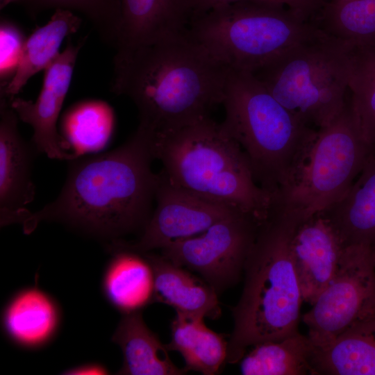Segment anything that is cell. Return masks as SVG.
<instances>
[{
  "instance_id": "obj_16",
  "label": "cell",
  "mask_w": 375,
  "mask_h": 375,
  "mask_svg": "<svg viewBox=\"0 0 375 375\" xmlns=\"http://www.w3.org/2000/svg\"><path fill=\"white\" fill-rule=\"evenodd\" d=\"M154 276V302L174 308L176 312L217 319L221 308L215 289L203 278L190 273L162 254L144 252Z\"/></svg>"
},
{
  "instance_id": "obj_28",
  "label": "cell",
  "mask_w": 375,
  "mask_h": 375,
  "mask_svg": "<svg viewBox=\"0 0 375 375\" xmlns=\"http://www.w3.org/2000/svg\"><path fill=\"white\" fill-rule=\"evenodd\" d=\"M18 3L33 17L51 8L76 10L92 22L103 41L115 47L121 21V0H19Z\"/></svg>"
},
{
  "instance_id": "obj_11",
  "label": "cell",
  "mask_w": 375,
  "mask_h": 375,
  "mask_svg": "<svg viewBox=\"0 0 375 375\" xmlns=\"http://www.w3.org/2000/svg\"><path fill=\"white\" fill-rule=\"evenodd\" d=\"M158 174L155 206L140 238L134 242L120 240L132 250L162 249L173 242L199 235L242 210L194 194L171 183L161 171Z\"/></svg>"
},
{
  "instance_id": "obj_14",
  "label": "cell",
  "mask_w": 375,
  "mask_h": 375,
  "mask_svg": "<svg viewBox=\"0 0 375 375\" xmlns=\"http://www.w3.org/2000/svg\"><path fill=\"white\" fill-rule=\"evenodd\" d=\"M345 247L322 212L301 221L291 242L303 301L311 305L334 278Z\"/></svg>"
},
{
  "instance_id": "obj_23",
  "label": "cell",
  "mask_w": 375,
  "mask_h": 375,
  "mask_svg": "<svg viewBox=\"0 0 375 375\" xmlns=\"http://www.w3.org/2000/svg\"><path fill=\"white\" fill-rule=\"evenodd\" d=\"M312 347L308 336L299 332L257 344L240 360V372L244 375L311 374Z\"/></svg>"
},
{
  "instance_id": "obj_19",
  "label": "cell",
  "mask_w": 375,
  "mask_h": 375,
  "mask_svg": "<svg viewBox=\"0 0 375 375\" xmlns=\"http://www.w3.org/2000/svg\"><path fill=\"white\" fill-rule=\"evenodd\" d=\"M310 364L315 375H375V314L353 324L328 346L312 347Z\"/></svg>"
},
{
  "instance_id": "obj_22",
  "label": "cell",
  "mask_w": 375,
  "mask_h": 375,
  "mask_svg": "<svg viewBox=\"0 0 375 375\" xmlns=\"http://www.w3.org/2000/svg\"><path fill=\"white\" fill-rule=\"evenodd\" d=\"M203 319L176 312L170 325L171 340L165 346L168 351L182 355L188 372L214 375L226 362L228 342L223 335L208 328Z\"/></svg>"
},
{
  "instance_id": "obj_12",
  "label": "cell",
  "mask_w": 375,
  "mask_h": 375,
  "mask_svg": "<svg viewBox=\"0 0 375 375\" xmlns=\"http://www.w3.org/2000/svg\"><path fill=\"white\" fill-rule=\"evenodd\" d=\"M84 41L73 44L68 38L65 49L44 70L43 83L35 101L19 97L8 99L18 118L33 128L31 143L38 153L50 158L71 160L70 144L57 130V121L68 92L78 51Z\"/></svg>"
},
{
  "instance_id": "obj_30",
  "label": "cell",
  "mask_w": 375,
  "mask_h": 375,
  "mask_svg": "<svg viewBox=\"0 0 375 375\" xmlns=\"http://www.w3.org/2000/svg\"><path fill=\"white\" fill-rule=\"evenodd\" d=\"M0 40V74L1 82L4 86L11 79L17 67L26 39L18 27L9 22L2 21Z\"/></svg>"
},
{
  "instance_id": "obj_20",
  "label": "cell",
  "mask_w": 375,
  "mask_h": 375,
  "mask_svg": "<svg viewBox=\"0 0 375 375\" xmlns=\"http://www.w3.org/2000/svg\"><path fill=\"white\" fill-rule=\"evenodd\" d=\"M112 340L124 357L118 374L182 375L188 372L172 362L165 344L147 326L141 311L124 314Z\"/></svg>"
},
{
  "instance_id": "obj_10",
  "label": "cell",
  "mask_w": 375,
  "mask_h": 375,
  "mask_svg": "<svg viewBox=\"0 0 375 375\" xmlns=\"http://www.w3.org/2000/svg\"><path fill=\"white\" fill-rule=\"evenodd\" d=\"M262 221L241 210L199 235L169 244L161 254L197 272L218 294L239 281Z\"/></svg>"
},
{
  "instance_id": "obj_33",
  "label": "cell",
  "mask_w": 375,
  "mask_h": 375,
  "mask_svg": "<svg viewBox=\"0 0 375 375\" xmlns=\"http://www.w3.org/2000/svg\"><path fill=\"white\" fill-rule=\"evenodd\" d=\"M372 249H373L374 258V260H375V246L372 247Z\"/></svg>"
},
{
  "instance_id": "obj_17",
  "label": "cell",
  "mask_w": 375,
  "mask_h": 375,
  "mask_svg": "<svg viewBox=\"0 0 375 375\" xmlns=\"http://www.w3.org/2000/svg\"><path fill=\"white\" fill-rule=\"evenodd\" d=\"M322 212L344 247L375 246V149L344 195Z\"/></svg>"
},
{
  "instance_id": "obj_3",
  "label": "cell",
  "mask_w": 375,
  "mask_h": 375,
  "mask_svg": "<svg viewBox=\"0 0 375 375\" xmlns=\"http://www.w3.org/2000/svg\"><path fill=\"white\" fill-rule=\"evenodd\" d=\"M302 218L272 203L247 258L241 297L232 308L233 330L226 362L236 363L249 347L299 332L303 301L291 242Z\"/></svg>"
},
{
  "instance_id": "obj_29",
  "label": "cell",
  "mask_w": 375,
  "mask_h": 375,
  "mask_svg": "<svg viewBox=\"0 0 375 375\" xmlns=\"http://www.w3.org/2000/svg\"><path fill=\"white\" fill-rule=\"evenodd\" d=\"M240 1H258L285 8L300 17L312 22L326 2V0H189L192 18L217 6Z\"/></svg>"
},
{
  "instance_id": "obj_31",
  "label": "cell",
  "mask_w": 375,
  "mask_h": 375,
  "mask_svg": "<svg viewBox=\"0 0 375 375\" xmlns=\"http://www.w3.org/2000/svg\"><path fill=\"white\" fill-rule=\"evenodd\" d=\"M63 374L69 375H99L107 374L108 371L101 365L90 364L70 369Z\"/></svg>"
},
{
  "instance_id": "obj_24",
  "label": "cell",
  "mask_w": 375,
  "mask_h": 375,
  "mask_svg": "<svg viewBox=\"0 0 375 375\" xmlns=\"http://www.w3.org/2000/svg\"><path fill=\"white\" fill-rule=\"evenodd\" d=\"M314 22L348 47L375 46V0L326 1Z\"/></svg>"
},
{
  "instance_id": "obj_15",
  "label": "cell",
  "mask_w": 375,
  "mask_h": 375,
  "mask_svg": "<svg viewBox=\"0 0 375 375\" xmlns=\"http://www.w3.org/2000/svg\"><path fill=\"white\" fill-rule=\"evenodd\" d=\"M116 49L134 48L185 32L192 18L189 0H121Z\"/></svg>"
},
{
  "instance_id": "obj_27",
  "label": "cell",
  "mask_w": 375,
  "mask_h": 375,
  "mask_svg": "<svg viewBox=\"0 0 375 375\" xmlns=\"http://www.w3.org/2000/svg\"><path fill=\"white\" fill-rule=\"evenodd\" d=\"M114 124L111 108L104 102L90 101L74 106L63 121L65 139L76 147V153L103 147Z\"/></svg>"
},
{
  "instance_id": "obj_18",
  "label": "cell",
  "mask_w": 375,
  "mask_h": 375,
  "mask_svg": "<svg viewBox=\"0 0 375 375\" xmlns=\"http://www.w3.org/2000/svg\"><path fill=\"white\" fill-rule=\"evenodd\" d=\"M109 249L114 257L104 278L109 301L124 314L141 310L154 302V276L144 252L125 247L119 239Z\"/></svg>"
},
{
  "instance_id": "obj_9",
  "label": "cell",
  "mask_w": 375,
  "mask_h": 375,
  "mask_svg": "<svg viewBox=\"0 0 375 375\" xmlns=\"http://www.w3.org/2000/svg\"><path fill=\"white\" fill-rule=\"evenodd\" d=\"M302 320L315 348L330 344L358 321L375 314V260L372 247H345L333 280Z\"/></svg>"
},
{
  "instance_id": "obj_25",
  "label": "cell",
  "mask_w": 375,
  "mask_h": 375,
  "mask_svg": "<svg viewBox=\"0 0 375 375\" xmlns=\"http://www.w3.org/2000/svg\"><path fill=\"white\" fill-rule=\"evenodd\" d=\"M58 323V312L53 301L36 289L24 290L10 303L4 315L9 335L17 342L35 346L47 341Z\"/></svg>"
},
{
  "instance_id": "obj_13",
  "label": "cell",
  "mask_w": 375,
  "mask_h": 375,
  "mask_svg": "<svg viewBox=\"0 0 375 375\" xmlns=\"http://www.w3.org/2000/svg\"><path fill=\"white\" fill-rule=\"evenodd\" d=\"M18 116L8 99L0 98V217L1 225L21 223L30 212L34 199L32 180L34 156L38 151L18 129Z\"/></svg>"
},
{
  "instance_id": "obj_5",
  "label": "cell",
  "mask_w": 375,
  "mask_h": 375,
  "mask_svg": "<svg viewBox=\"0 0 375 375\" xmlns=\"http://www.w3.org/2000/svg\"><path fill=\"white\" fill-rule=\"evenodd\" d=\"M222 104L223 128L240 145L256 182L274 199L290 183L317 131L250 72L229 69Z\"/></svg>"
},
{
  "instance_id": "obj_7",
  "label": "cell",
  "mask_w": 375,
  "mask_h": 375,
  "mask_svg": "<svg viewBox=\"0 0 375 375\" xmlns=\"http://www.w3.org/2000/svg\"><path fill=\"white\" fill-rule=\"evenodd\" d=\"M349 73V47L319 28L253 74L291 113L317 131L344 107Z\"/></svg>"
},
{
  "instance_id": "obj_1",
  "label": "cell",
  "mask_w": 375,
  "mask_h": 375,
  "mask_svg": "<svg viewBox=\"0 0 375 375\" xmlns=\"http://www.w3.org/2000/svg\"><path fill=\"white\" fill-rule=\"evenodd\" d=\"M153 138L138 126L119 147L99 155L69 160L58 197L30 212L21 224L31 233L42 221L61 222L88 234L110 238L142 232L153 210L158 174Z\"/></svg>"
},
{
  "instance_id": "obj_32",
  "label": "cell",
  "mask_w": 375,
  "mask_h": 375,
  "mask_svg": "<svg viewBox=\"0 0 375 375\" xmlns=\"http://www.w3.org/2000/svg\"><path fill=\"white\" fill-rule=\"evenodd\" d=\"M19 1V0H0V8L1 10L11 3H18Z\"/></svg>"
},
{
  "instance_id": "obj_4",
  "label": "cell",
  "mask_w": 375,
  "mask_h": 375,
  "mask_svg": "<svg viewBox=\"0 0 375 375\" xmlns=\"http://www.w3.org/2000/svg\"><path fill=\"white\" fill-rule=\"evenodd\" d=\"M153 152L178 187L261 220L268 215L272 197L256 182L240 145L210 116L153 138Z\"/></svg>"
},
{
  "instance_id": "obj_2",
  "label": "cell",
  "mask_w": 375,
  "mask_h": 375,
  "mask_svg": "<svg viewBox=\"0 0 375 375\" xmlns=\"http://www.w3.org/2000/svg\"><path fill=\"white\" fill-rule=\"evenodd\" d=\"M229 69L185 31L117 49L112 91L134 103L138 126L155 138L210 116Z\"/></svg>"
},
{
  "instance_id": "obj_6",
  "label": "cell",
  "mask_w": 375,
  "mask_h": 375,
  "mask_svg": "<svg viewBox=\"0 0 375 375\" xmlns=\"http://www.w3.org/2000/svg\"><path fill=\"white\" fill-rule=\"evenodd\" d=\"M319 31L285 8L240 1L193 17L186 32L228 68L253 74Z\"/></svg>"
},
{
  "instance_id": "obj_26",
  "label": "cell",
  "mask_w": 375,
  "mask_h": 375,
  "mask_svg": "<svg viewBox=\"0 0 375 375\" xmlns=\"http://www.w3.org/2000/svg\"><path fill=\"white\" fill-rule=\"evenodd\" d=\"M349 49V104L363 138L375 149V46Z\"/></svg>"
},
{
  "instance_id": "obj_8",
  "label": "cell",
  "mask_w": 375,
  "mask_h": 375,
  "mask_svg": "<svg viewBox=\"0 0 375 375\" xmlns=\"http://www.w3.org/2000/svg\"><path fill=\"white\" fill-rule=\"evenodd\" d=\"M371 148L363 138L349 104L317 131L288 185L273 201L303 220L339 201L361 172Z\"/></svg>"
},
{
  "instance_id": "obj_21",
  "label": "cell",
  "mask_w": 375,
  "mask_h": 375,
  "mask_svg": "<svg viewBox=\"0 0 375 375\" xmlns=\"http://www.w3.org/2000/svg\"><path fill=\"white\" fill-rule=\"evenodd\" d=\"M81 24V19L73 11L56 9L50 20L26 39L17 67L8 83L1 87V95L12 99L33 76L45 70L60 55L64 39L76 33Z\"/></svg>"
}]
</instances>
